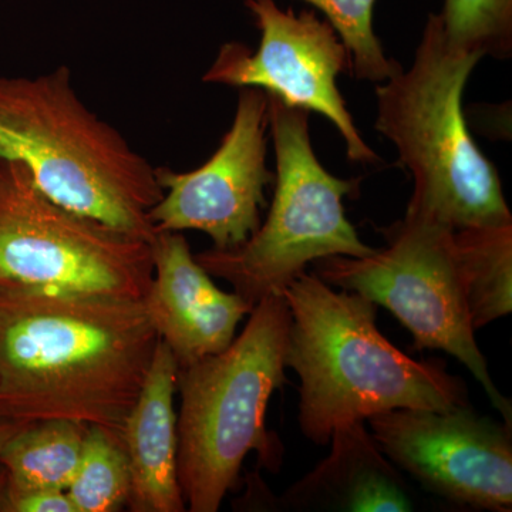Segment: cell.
Returning <instances> with one entry per match:
<instances>
[{
	"mask_svg": "<svg viewBox=\"0 0 512 512\" xmlns=\"http://www.w3.org/2000/svg\"><path fill=\"white\" fill-rule=\"evenodd\" d=\"M158 342L141 299L0 292V421H76L123 444Z\"/></svg>",
	"mask_w": 512,
	"mask_h": 512,
	"instance_id": "1",
	"label": "cell"
},
{
	"mask_svg": "<svg viewBox=\"0 0 512 512\" xmlns=\"http://www.w3.org/2000/svg\"><path fill=\"white\" fill-rule=\"evenodd\" d=\"M289 323L286 367L301 380L299 427L312 443L396 409L444 410L468 403L463 379L444 363L404 355L376 326V305L333 291L302 272L284 291Z\"/></svg>",
	"mask_w": 512,
	"mask_h": 512,
	"instance_id": "2",
	"label": "cell"
},
{
	"mask_svg": "<svg viewBox=\"0 0 512 512\" xmlns=\"http://www.w3.org/2000/svg\"><path fill=\"white\" fill-rule=\"evenodd\" d=\"M0 158L28 168L57 204L153 242L156 167L80 99L69 67L0 76Z\"/></svg>",
	"mask_w": 512,
	"mask_h": 512,
	"instance_id": "3",
	"label": "cell"
},
{
	"mask_svg": "<svg viewBox=\"0 0 512 512\" xmlns=\"http://www.w3.org/2000/svg\"><path fill=\"white\" fill-rule=\"evenodd\" d=\"M481 59L454 45L431 13L412 66L376 86V130L392 141L414 181L406 215L453 229L512 224L497 168L463 113L464 89Z\"/></svg>",
	"mask_w": 512,
	"mask_h": 512,
	"instance_id": "4",
	"label": "cell"
},
{
	"mask_svg": "<svg viewBox=\"0 0 512 512\" xmlns=\"http://www.w3.org/2000/svg\"><path fill=\"white\" fill-rule=\"evenodd\" d=\"M289 323L285 296H268L227 349L178 369V481L187 511L220 510L252 451L271 473L281 468L284 446L266 427V412L286 383Z\"/></svg>",
	"mask_w": 512,
	"mask_h": 512,
	"instance_id": "5",
	"label": "cell"
},
{
	"mask_svg": "<svg viewBox=\"0 0 512 512\" xmlns=\"http://www.w3.org/2000/svg\"><path fill=\"white\" fill-rule=\"evenodd\" d=\"M269 97V133L274 141L275 192L268 218L245 244L229 251L201 252L198 264L224 279L245 301L256 305L329 256L373 254L348 221L343 198L359 181L335 177L320 164L309 136V111Z\"/></svg>",
	"mask_w": 512,
	"mask_h": 512,
	"instance_id": "6",
	"label": "cell"
},
{
	"mask_svg": "<svg viewBox=\"0 0 512 512\" xmlns=\"http://www.w3.org/2000/svg\"><path fill=\"white\" fill-rule=\"evenodd\" d=\"M153 276L151 242L57 204L0 158V292L143 299Z\"/></svg>",
	"mask_w": 512,
	"mask_h": 512,
	"instance_id": "7",
	"label": "cell"
},
{
	"mask_svg": "<svg viewBox=\"0 0 512 512\" xmlns=\"http://www.w3.org/2000/svg\"><path fill=\"white\" fill-rule=\"evenodd\" d=\"M454 231L406 215L384 231L386 248L363 258L319 259L313 262L315 274L330 286L384 306L412 333L414 348L456 357L483 386L504 423L512 426L511 402L495 386L468 316Z\"/></svg>",
	"mask_w": 512,
	"mask_h": 512,
	"instance_id": "8",
	"label": "cell"
},
{
	"mask_svg": "<svg viewBox=\"0 0 512 512\" xmlns=\"http://www.w3.org/2000/svg\"><path fill=\"white\" fill-rule=\"evenodd\" d=\"M245 6L261 32L258 49L227 43L202 82L256 87L288 106L316 111L338 128L350 161L375 164L379 157L360 136L336 83L349 72V56L335 29L311 10H284L275 0H245Z\"/></svg>",
	"mask_w": 512,
	"mask_h": 512,
	"instance_id": "9",
	"label": "cell"
},
{
	"mask_svg": "<svg viewBox=\"0 0 512 512\" xmlns=\"http://www.w3.org/2000/svg\"><path fill=\"white\" fill-rule=\"evenodd\" d=\"M367 423L384 456L424 490L468 510H512L511 426L470 404L390 410Z\"/></svg>",
	"mask_w": 512,
	"mask_h": 512,
	"instance_id": "10",
	"label": "cell"
},
{
	"mask_svg": "<svg viewBox=\"0 0 512 512\" xmlns=\"http://www.w3.org/2000/svg\"><path fill=\"white\" fill-rule=\"evenodd\" d=\"M268 133V93L242 87L234 121L207 163L187 173L156 168L164 190L148 212L156 232H204L218 251L245 244L262 224L265 188L275 184Z\"/></svg>",
	"mask_w": 512,
	"mask_h": 512,
	"instance_id": "11",
	"label": "cell"
},
{
	"mask_svg": "<svg viewBox=\"0 0 512 512\" xmlns=\"http://www.w3.org/2000/svg\"><path fill=\"white\" fill-rule=\"evenodd\" d=\"M151 248L154 276L141 301L178 369L227 349L254 305L215 285L183 232H157Z\"/></svg>",
	"mask_w": 512,
	"mask_h": 512,
	"instance_id": "12",
	"label": "cell"
},
{
	"mask_svg": "<svg viewBox=\"0 0 512 512\" xmlns=\"http://www.w3.org/2000/svg\"><path fill=\"white\" fill-rule=\"evenodd\" d=\"M329 456L278 500L281 511L409 512L413 494L365 421L345 424L330 437Z\"/></svg>",
	"mask_w": 512,
	"mask_h": 512,
	"instance_id": "13",
	"label": "cell"
},
{
	"mask_svg": "<svg viewBox=\"0 0 512 512\" xmlns=\"http://www.w3.org/2000/svg\"><path fill=\"white\" fill-rule=\"evenodd\" d=\"M177 379V360L160 340L140 396L124 423L130 511H187L178 481V414L174 407Z\"/></svg>",
	"mask_w": 512,
	"mask_h": 512,
	"instance_id": "14",
	"label": "cell"
},
{
	"mask_svg": "<svg viewBox=\"0 0 512 512\" xmlns=\"http://www.w3.org/2000/svg\"><path fill=\"white\" fill-rule=\"evenodd\" d=\"M87 427L60 419L20 426L0 453L9 488L66 491L79 466Z\"/></svg>",
	"mask_w": 512,
	"mask_h": 512,
	"instance_id": "15",
	"label": "cell"
},
{
	"mask_svg": "<svg viewBox=\"0 0 512 512\" xmlns=\"http://www.w3.org/2000/svg\"><path fill=\"white\" fill-rule=\"evenodd\" d=\"M454 237L468 316L478 330L512 312V224L456 229Z\"/></svg>",
	"mask_w": 512,
	"mask_h": 512,
	"instance_id": "16",
	"label": "cell"
},
{
	"mask_svg": "<svg viewBox=\"0 0 512 512\" xmlns=\"http://www.w3.org/2000/svg\"><path fill=\"white\" fill-rule=\"evenodd\" d=\"M130 485L123 444L100 427H87L79 466L66 490L76 511H121L127 507Z\"/></svg>",
	"mask_w": 512,
	"mask_h": 512,
	"instance_id": "17",
	"label": "cell"
},
{
	"mask_svg": "<svg viewBox=\"0 0 512 512\" xmlns=\"http://www.w3.org/2000/svg\"><path fill=\"white\" fill-rule=\"evenodd\" d=\"M315 6L346 47L349 72L360 80L383 83L400 69V64L387 59L373 30V8L376 0H303Z\"/></svg>",
	"mask_w": 512,
	"mask_h": 512,
	"instance_id": "18",
	"label": "cell"
},
{
	"mask_svg": "<svg viewBox=\"0 0 512 512\" xmlns=\"http://www.w3.org/2000/svg\"><path fill=\"white\" fill-rule=\"evenodd\" d=\"M454 45L508 59L512 52V0H444L439 13Z\"/></svg>",
	"mask_w": 512,
	"mask_h": 512,
	"instance_id": "19",
	"label": "cell"
},
{
	"mask_svg": "<svg viewBox=\"0 0 512 512\" xmlns=\"http://www.w3.org/2000/svg\"><path fill=\"white\" fill-rule=\"evenodd\" d=\"M5 512H77L64 490L18 491L8 488Z\"/></svg>",
	"mask_w": 512,
	"mask_h": 512,
	"instance_id": "20",
	"label": "cell"
},
{
	"mask_svg": "<svg viewBox=\"0 0 512 512\" xmlns=\"http://www.w3.org/2000/svg\"><path fill=\"white\" fill-rule=\"evenodd\" d=\"M19 427V424L2 423L0 421V453H2L3 447L6 446L10 437L19 430Z\"/></svg>",
	"mask_w": 512,
	"mask_h": 512,
	"instance_id": "21",
	"label": "cell"
},
{
	"mask_svg": "<svg viewBox=\"0 0 512 512\" xmlns=\"http://www.w3.org/2000/svg\"><path fill=\"white\" fill-rule=\"evenodd\" d=\"M8 474H6L5 468L0 466V511L5 512L6 497H8Z\"/></svg>",
	"mask_w": 512,
	"mask_h": 512,
	"instance_id": "22",
	"label": "cell"
}]
</instances>
